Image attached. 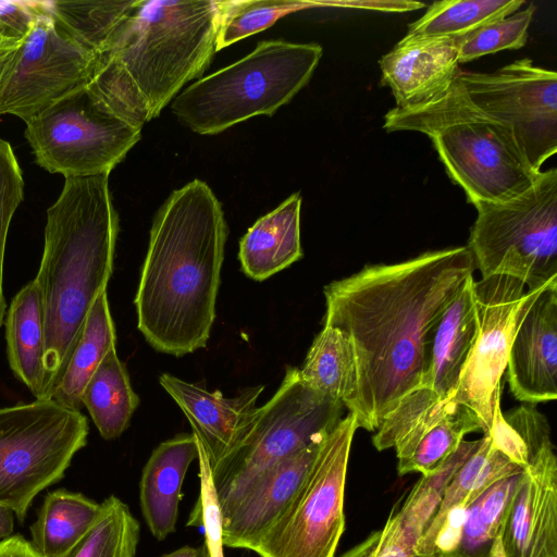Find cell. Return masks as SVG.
I'll return each instance as SVG.
<instances>
[{
    "instance_id": "obj_34",
    "label": "cell",
    "mask_w": 557,
    "mask_h": 557,
    "mask_svg": "<svg viewBox=\"0 0 557 557\" xmlns=\"http://www.w3.org/2000/svg\"><path fill=\"white\" fill-rule=\"evenodd\" d=\"M100 505L96 522L66 557H135L140 527L128 506L113 495Z\"/></svg>"
},
{
    "instance_id": "obj_22",
    "label": "cell",
    "mask_w": 557,
    "mask_h": 557,
    "mask_svg": "<svg viewBox=\"0 0 557 557\" xmlns=\"http://www.w3.org/2000/svg\"><path fill=\"white\" fill-rule=\"evenodd\" d=\"M479 444L480 440L461 441L455 453L437 470L421 474L401 505L392 510L381 530L379 547L414 557L416 547L436 512L446 487Z\"/></svg>"
},
{
    "instance_id": "obj_9",
    "label": "cell",
    "mask_w": 557,
    "mask_h": 557,
    "mask_svg": "<svg viewBox=\"0 0 557 557\" xmlns=\"http://www.w3.org/2000/svg\"><path fill=\"white\" fill-rule=\"evenodd\" d=\"M88 430L81 411L51 399L0 408V505L23 522L35 496L63 479Z\"/></svg>"
},
{
    "instance_id": "obj_6",
    "label": "cell",
    "mask_w": 557,
    "mask_h": 557,
    "mask_svg": "<svg viewBox=\"0 0 557 557\" xmlns=\"http://www.w3.org/2000/svg\"><path fill=\"white\" fill-rule=\"evenodd\" d=\"M322 53L313 42L262 40L244 58L186 87L172 101V112L200 135L271 116L307 85Z\"/></svg>"
},
{
    "instance_id": "obj_45",
    "label": "cell",
    "mask_w": 557,
    "mask_h": 557,
    "mask_svg": "<svg viewBox=\"0 0 557 557\" xmlns=\"http://www.w3.org/2000/svg\"><path fill=\"white\" fill-rule=\"evenodd\" d=\"M197 553H198V547L183 546V547L177 548L174 552L165 554L161 557H196Z\"/></svg>"
},
{
    "instance_id": "obj_19",
    "label": "cell",
    "mask_w": 557,
    "mask_h": 557,
    "mask_svg": "<svg viewBox=\"0 0 557 557\" xmlns=\"http://www.w3.org/2000/svg\"><path fill=\"white\" fill-rule=\"evenodd\" d=\"M458 42L406 35L380 60L382 84L398 109H413L444 95L458 76Z\"/></svg>"
},
{
    "instance_id": "obj_30",
    "label": "cell",
    "mask_w": 557,
    "mask_h": 557,
    "mask_svg": "<svg viewBox=\"0 0 557 557\" xmlns=\"http://www.w3.org/2000/svg\"><path fill=\"white\" fill-rule=\"evenodd\" d=\"M521 0H443L413 22L408 36L461 39L475 29L518 11Z\"/></svg>"
},
{
    "instance_id": "obj_18",
    "label": "cell",
    "mask_w": 557,
    "mask_h": 557,
    "mask_svg": "<svg viewBox=\"0 0 557 557\" xmlns=\"http://www.w3.org/2000/svg\"><path fill=\"white\" fill-rule=\"evenodd\" d=\"M323 440L267 470L222 512L224 546L251 550L296 495Z\"/></svg>"
},
{
    "instance_id": "obj_3",
    "label": "cell",
    "mask_w": 557,
    "mask_h": 557,
    "mask_svg": "<svg viewBox=\"0 0 557 557\" xmlns=\"http://www.w3.org/2000/svg\"><path fill=\"white\" fill-rule=\"evenodd\" d=\"M219 18L220 0H133L87 89L110 113L143 128L209 67Z\"/></svg>"
},
{
    "instance_id": "obj_5",
    "label": "cell",
    "mask_w": 557,
    "mask_h": 557,
    "mask_svg": "<svg viewBox=\"0 0 557 557\" xmlns=\"http://www.w3.org/2000/svg\"><path fill=\"white\" fill-rule=\"evenodd\" d=\"M383 127L428 135L447 174L472 205L516 198L541 173L531 169L511 132L466 98L457 77L444 95L429 103L389 110Z\"/></svg>"
},
{
    "instance_id": "obj_25",
    "label": "cell",
    "mask_w": 557,
    "mask_h": 557,
    "mask_svg": "<svg viewBox=\"0 0 557 557\" xmlns=\"http://www.w3.org/2000/svg\"><path fill=\"white\" fill-rule=\"evenodd\" d=\"M522 467L511 461L492 442L490 435L480 438L478 448L462 463L445 490L432 520L423 531L414 557H432L435 540L447 513L467 508L495 482L520 473Z\"/></svg>"
},
{
    "instance_id": "obj_11",
    "label": "cell",
    "mask_w": 557,
    "mask_h": 557,
    "mask_svg": "<svg viewBox=\"0 0 557 557\" xmlns=\"http://www.w3.org/2000/svg\"><path fill=\"white\" fill-rule=\"evenodd\" d=\"M141 128L106 110L81 87L26 122L38 165L65 178L110 172L139 141Z\"/></svg>"
},
{
    "instance_id": "obj_23",
    "label": "cell",
    "mask_w": 557,
    "mask_h": 557,
    "mask_svg": "<svg viewBox=\"0 0 557 557\" xmlns=\"http://www.w3.org/2000/svg\"><path fill=\"white\" fill-rule=\"evenodd\" d=\"M301 196L295 193L258 219L239 242L242 271L264 281L302 257L300 242Z\"/></svg>"
},
{
    "instance_id": "obj_14",
    "label": "cell",
    "mask_w": 557,
    "mask_h": 557,
    "mask_svg": "<svg viewBox=\"0 0 557 557\" xmlns=\"http://www.w3.org/2000/svg\"><path fill=\"white\" fill-rule=\"evenodd\" d=\"M98 54L67 36L42 11L0 77V114L25 123L73 90L85 87Z\"/></svg>"
},
{
    "instance_id": "obj_24",
    "label": "cell",
    "mask_w": 557,
    "mask_h": 557,
    "mask_svg": "<svg viewBox=\"0 0 557 557\" xmlns=\"http://www.w3.org/2000/svg\"><path fill=\"white\" fill-rule=\"evenodd\" d=\"M4 326L12 372L37 400H46L45 337L40 294L35 281L13 297Z\"/></svg>"
},
{
    "instance_id": "obj_4",
    "label": "cell",
    "mask_w": 557,
    "mask_h": 557,
    "mask_svg": "<svg viewBox=\"0 0 557 557\" xmlns=\"http://www.w3.org/2000/svg\"><path fill=\"white\" fill-rule=\"evenodd\" d=\"M119 215L109 174L65 178L47 210L35 283L41 301L46 399L63 375L88 313L113 272Z\"/></svg>"
},
{
    "instance_id": "obj_44",
    "label": "cell",
    "mask_w": 557,
    "mask_h": 557,
    "mask_svg": "<svg viewBox=\"0 0 557 557\" xmlns=\"http://www.w3.org/2000/svg\"><path fill=\"white\" fill-rule=\"evenodd\" d=\"M22 41L0 40V77Z\"/></svg>"
},
{
    "instance_id": "obj_39",
    "label": "cell",
    "mask_w": 557,
    "mask_h": 557,
    "mask_svg": "<svg viewBox=\"0 0 557 557\" xmlns=\"http://www.w3.org/2000/svg\"><path fill=\"white\" fill-rule=\"evenodd\" d=\"M504 417L523 442L528 463L553 446L549 423L533 405H521Z\"/></svg>"
},
{
    "instance_id": "obj_42",
    "label": "cell",
    "mask_w": 557,
    "mask_h": 557,
    "mask_svg": "<svg viewBox=\"0 0 557 557\" xmlns=\"http://www.w3.org/2000/svg\"><path fill=\"white\" fill-rule=\"evenodd\" d=\"M380 537L381 531H373L363 541L358 543L341 557H372L377 547Z\"/></svg>"
},
{
    "instance_id": "obj_29",
    "label": "cell",
    "mask_w": 557,
    "mask_h": 557,
    "mask_svg": "<svg viewBox=\"0 0 557 557\" xmlns=\"http://www.w3.org/2000/svg\"><path fill=\"white\" fill-rule=\"evenodd\" d=\"M301 380L314 391L346 407L356 393L357 363L349 337L324 325L298 369Z\"/></svg>"
},
{
    "instance_id": "obj_31",
    "label": "cell",
    "mask_w": 557,
    "mask_h": 557,
    "mask_svg": "<svg viewBox=\"0 0 557 557\" xmlns=\"http://www.w3.org/2000/svg\"><path fill=\"white\" fill-rule=\"evenodd\" d=\"M518 474L495 482L466 508L456 543L442 557H490Z\"/></svg>"
},
{
    "instance_id": "obj_1",
    "label": "cell",
    "mask_w": 557,
    "mask_h": 557,
    "mask_svg": "<svg viewBox=\"0 0 557 557\" xmlns=\"http://www.w3.org/2000/svg\"><path fill=\"white\" fill-rule=\"evenodd\" d=\"M475 269L467 246L363 267L324 287V325L350 339L357 387L348 413L375 431L400 399L421 385L441 315Z\"/></svg>"
},
{
    "instance_id": "obj_47",
    "label": "cell",
    "mask_w": 557,
    "mask_h": 557,
    "mask_svg": "<svg viewBox=\"0 0 557 557\" xmlns=\"http://www.w3.org/2000/svg\"><path fill=\"white\" fill-rule=\"evenodd\" d=\"M196 557H209L207 546L205 543L198 547V553Z\"/></svg>"
},
{
    "instance_id": "obj_16",
    "label": "cell",
    "mask_w": 557,
    "mask_h": 557,
    "mask_svg": "<svg viewBox=\"0 0 557 557\" xmlns=\"http://www.w3.org/2000/svg\"><path fill=\"white\" fill-rule=\"evenodd\" d=\"M159 382L188 419L211 469L243 443L258 418L257 400L262 385L226 398L218 391L209 392L170 373H163Z\"/></svg>"
},
{
    "instance_id": "obj_8",
    "label": "cell",
    "mask_w": 557,
    "mask_h": 557,
    "mask_svg": "<svg viewBox=\"0 0 557 557\" xmlns=\"http://www.w3.org/2000/svg\"><path fill=\"white\" fill-rule=\"evenodd\" d=\"M343 408L305 383L298 368H287L243 443L211 470L222 512L267 470L323 440L341 421Z\"/></svg>"
},
{
    "instance_id": "obj_7",
    "label": "cell",
    "mask_w": 557,
    "mask_h": 557,
    "mask_svg": "<svg viewBox=\"0 0 557 557\" xmlns=\"http://www.w3.org/2000/svg\"><path fill=\"white\" fill-rule=\"evenodd\" d=\"M468 248L482 277L507 275L528 289L557 281V169L505 202H480Z\"/></svg>"
},
{
    "instance_id": "obj_26",
    "label": "cell",
    "mask_w": 557,
    "mask_h": 557,
    "mask_svg": "<svg viewBox=\"0 0 557 557\" xmlns=\"http://www.w3.org/2000/svg\"><path fill=\"white\" fill-rule=\"evenodd\" d=\"M101 505L81 493L47 494L30 527L32 545L42 557H66L96 522Z\"/></svg>"
},
{
    "instance_id": "obj_21",
    "label": "cell",
    "mask_w": 557,
    "mask_h": 557,
    "mask_svg": "<svg viewBox=\"0 0 557 557\" xmlns=\"http://www.w3.org/2000/svg\"><path fill=\"white\" fill-rule=\"evenodd\" d=\"M473 281L471 277L447 306L428 347L420 386L434 392L442 401L454 396L478 334Z\"/></svg>"
},
{
    "instance_id": "obj_46",
    "label": "cell",
    "mask_w": 557,
    "mask_h": 557,
    "mask_svg": "<svg viewBox=\"0 0 557 557\" xmlns=\"http://www.w3.org/2000/svg\"><path fill=\"white\" fill-rule=\"evenodd\" d=\"M490 557H506V554L503 548L502 540H500V533L495 539L491 552Z\"/></svg>"
},
{
    "instance_id": "obj_36",
    "label": "cell",
    "mask_w": 557,
    "mask_h": 557,
    "mask_svg": "<svg viewBox=\"0 0 557 557\" xmlns=\"http://www.w3.org/2000/svg\"><path fill=\"white\" fill-rule=\"evenodd\" d=\"M535 12L534 5L497 18L459 39V63L507 49H520L527 44L528 30Z\"/></svg>"
},
{
    "instance_id": "obj_12",
    "label": "cell",
    "mask_w": 557,
    "mask_h": 557,
    "mask_svg": "<svg viewBox=\"0 0 557 557\" xmlns=\"http://www.w3.org/2000/svg\"><path fill=\"white\" fill-rule=\"evenodd\" d=\"M457 81L482 113L506 126L535 172L557 152V73L516 60L492 73L461 71Z\"/></svg>"
},
{
    "instance_id": "obj_13",
    "label": "cell",
    "mask_w": 557,
    "mask_h": 557,
    "mask_svg": "<svg viewBox=\"0 0 557 557\" xmlns=\"http://www.w3.org/2000/svg\"><path fill=\"white\" fill-rule=\"evenodd\" d=\"M543 288L530 290L507 275L473 281L478 334L450 399L474 413L484 434L491 431L495 407L500 404V380L515 334Z\"/></svg>"
},
{
    "instance_id": "obj_17",
    "label": "cell",
    "mask_w": 557,
    "mask_h": 557,
    "mask_svg": "<svg viewBox=\"0 0 557 557\" xmlns=\"http://www.w3.org/2000/svg\"><path fill=\"white\" fill-rule=\"evenodd\" d=\"M507 379L516 399L525 404L557 397V281L535 297L511 343Z\"/></svg>"
},
{
    "instance_id": "obj_35",
    "label": "cell",
    "mask_w": 557,
    "mask_h": 557,
    "mask_svg": "<svg viewBox=\"0 0 557 557\" xmlns=\"http://www.w3.org/2000/svg\"><path fill=\"white\" fill-rule=\"evenodd\" d=\"M322 3L295 0H220L216 51L272 26L280 17Z\"/></svg>"
},
{
    "instance_id": "obj_10",
    "label": "cell",
    "mask_w": 557,
    "mask_h": 557,
    "mask_svg": "<svg viewBox=\"0 0 557 557\" xmlns=\"http://www.w3.org/2000/svg\"><path fill=\"white\" fill-rule=\"evenodd\" d=\"M357 429L348 413L324 437L296 495L252 546L259 557H334L345 529L346 474Z\"/></svg>"
},
{
    "instance_id": "obj_33",
    "label": "cell",
    "mask_w": 557,
    "mask_h": 557,
    "mask_svg": "<svg viewBox=\"0 0 557 557\" xmlns=\"http://www.w3.org/2000/svg\"><path fill=\"white\" fill-rule=\"evenodd\" d=\"M476 430H481V425L474 413L449 399L443 414L423 432L411 454L398 461V474H428L437 470L455 453L465 435Z\"/></svg>"
},
{
    "instance_id": "obj_41",
    "label": "cell",
    "mask_w": 557,
    "mask_h": 557,
    "mask_svg": "<svg viewBox=\"0 0 557 557\" xmlns=\"http://www.w3.org/2000/svg\"><path fill=\"white\" fill-rule=\"evenodd\" d=\"M0 557H42L22 535L0 541Z\"/></svg>"
},
{
    "instance_id": "obj_37",
    "label": "cell",
    "mask_w": 557,
    "mask_h": 557,
    "mask_svg": "<svg viewBox=\"0 0 557 557\" xmlns=\"http://www.w3.org/2000/svg\"><path fill=\"white\" fill-rule=\"evenodd\" d=\"M24 198V178L10 143L0 138V329L7 310L3 265L12 218Z\"/></svg>"
},
{
    "instance_id": "obj_38",
    "label": "cell",
    "mask_w": 557,
    "mask_h": 557,
    "mask_svg": "<svg viewBox=\"0 0 557 557\" xmlns=\"http://www.w3.org/2000/svg\"><path fill=\"white\" fill-rule=\"evenodd\" d=\"M196 438V437H195ZM197 442V441H196ZM200 496L188 525L201 524L209 557H224L223 516L208 458L198 445Z\"/></svg>"
},
{
    "instance_id": "obj_15",
    "label": "cell",
    "mask_w": 557,
    "mask_h": 557,
    "mask_svg": "<svg viewBox=\"0 0 557 557\" xmlns=\"http://www.w3.org/2000/svg\"><path fill=\"white\" fill-rule=\"evenodd\" d=\"M506 557H557V459L548 447L518 474L500 529Z\"/></svg>"
},
{
    "instance_id": "obj_32",
    "label": "cell",
    "mask_w": 557,
    "mask_h": 557,
    "mask_svg": "<svg viewBox=\"0 0 557 557\" xmlns=\"http://www.w3.org/2000/svg\"><path fill=\"white\" fill-rule=\"evenodd\" d=\"M132 2L52 0L45 1V9L67 36L99 54Z\"/></svg>"
},
{
    "instance_id": "obj_2",
    "label": "cell",
    "mask_w": 557,
    "mask_h": 557,
    "mask_svg": "<svg viewBox=\"0 0 557 557\" xmlns=\"http://www.w3.org/2000/svg\"><path fill=\"white\" fill-rule=\"evenodd\" d=\"M227 234L222 206L201 180L158 209L134 300L137 327L156 350L180 357L206 346Z\"/></svg>"
},
{
    "instance_id": "obj_43",
    "label": "cell",
    "mask_w": 557,
    "mask_h": 557,
    "mask_svg": "<svg viewBox=\"0 0 557 557\" xmlns=\"http://www.w3.org/2000/svg\"><path fill=\"white\" fill-rule=\"evenodd\" d=\"M13 510L5 506L0 505V541L8 539L13 532Z\"/></svg>"
},
{
    "instance_id": "obj_20",
    "label": "cell",
    "mask_w": 557,
    "mask_h": 557,
    "mask_svg": "<svg viewBox=\"0 0 557 557\" xmlns=\"http://www.w3.org/2000/svg\"><path fill=\"white\" fill-rule=\"evenodd\" d=\"M198 458L194 434L162 442L146 462L139 482L143 517L151 534L163 541L176 530L182 485L190 463Z\"/></svg>"
},
{
    "instance_id": "obj_40",
    "label": "cell",
    "mask_w": 557,
    "mask_h": 557,
    "mask_svg": "<svg viewBox=\"0 0 557 557\" xmlns=\"http://www.w3.org/2000/svg\"><path fill=\"white\" fill-rule=\"evenodd\" d=\"M494 445L511 461L524 468L528 466V454L517 432L505 420L500 404L495 407L492 428L488 434Z\"/></svg>"
},
{
    "instance_id": "obj_28",
    "label": "cell",
    "mask_w": 557,
    "mask_h": 557,
    "mask_svg": "<svg viewBox=\"0 0 557 557\" xmlns=\"http://www.w3.org/2000/svg\"><path fill=\"white\" fill-rule=\"evenodd\" d=\"M82 404L104 440L119 437L128 426L139 398L115 348L104 356L90 377Z\"/></svg>"
},
{
    "instance_id": "obj_27",
    "label": "cell",
    "mask_w": 557,
    "mask_h": 557,
    "mask_svg": "<svg viewBox=\"0 0 557 557\" xmlns=\"http://www.w3.org/2000/svg\"><path fill=\"white\" fill-rule=\"evenodd\" d=\"M116 334L107 292L94 302L66 369L55 386L51 400L81 411L83 392L104 356L115 348Z\"/></svg>"
}]
</instances>
